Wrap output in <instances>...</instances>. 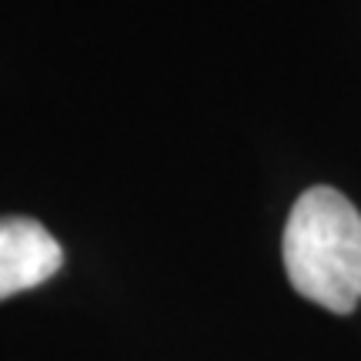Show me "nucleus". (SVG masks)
I'll return each instance as SVG.
<instances>
[{
	"mask_svg": "<svg viewBox=\"0 0 361 361\" xmlns=\"http://www.w3.org/2000/svg\"><path fill=\"white\" fill-rule=\"evenodd\" d=\"M281 258L298 295L335 314L361 305V214L335 188H308L291 207Z\"/></svg>",
	"mask_w": 361,
	"mask_h": 361,
	"instance_id": "nucleus-1",
	"label": "nucleus"
},
{
	"mask_svg": "<svg viewBox=\"0 0 361 361\" xmlns=\"http://www.w3.org/2000/svg\"><path fill=\"white\" fill-rule=\"evenodd\" d=\"M64 264V251L40 221L0 218V301L51 281Z\"/></svg>",
	"mask_w": 361,
	"mask_h": 361,
	"instance_id": "nucleus-2",
	"label": "nucleus"
}]
</instances>
